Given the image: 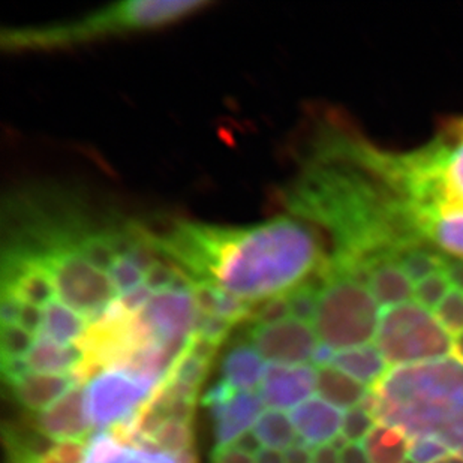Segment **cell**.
<instances>
[{
  "label": "cell",
  "mask_w": 463,
  "mask_h": 463,
  "mask_svg": "<svg viewBox=\"0 0 463 463\" xmlns=\"http://www.w3.org/2000/svg\"><path fill=\"white\" fill-rule=\"evenodd\" d=\"M318 155L284 194L285 206L323 225L333 261L359 267L424 241L392 170V155L346 137L323 141ZM428 243V241H426Z\"/></svg>",
  "instance_id": "cell-1"
},
{
  "label": "cell",
  "mask_w": 463,
  "mask_h": 463,
  "mask_svg": "<svg viewBox=\"0 0 463 463\" xmlns=\"http://www.w3.org/2000/svg\"><path fill=\"white\" fill-rule=\"evenodd\" d=\"M152 246L193 282H212L250 303L288 293L327 261L317 234L289 216L246 228L179 222L161 239L152 234Z\"/></svg>",
  "instance_id": "cell-2"
},
{
  "label": "cell",
  "mask_w": 463,
  "mask_h": 463,
  "mask_svg": "<svg viewBox=\"0 0 463 463\" xmlns=\"http://www.w3.org/2000/svg\"><path fill=\"white\" fill-rule=\"evenodd\" d=\"M373 417L408 438H433L463 458V363L396 367L372 387Z\"/></svg>",
  "instance_id": "cell-3"
},
{
  "label": "cell",
  "mask_w": 463,
  "mask_h": 463,
  "mask_svg": "<svg viewBox=\"0 0 463 463\" xmlns=\"http://www.w3.org/2000/svg\"><path fill=\"white\" fill-rule=\"evenodd\" d=\"M203 0H134L111 5L86 17L50 26L17 27L2 32V47L9 50L63 49L102 36L122 35L164 26L206 8Z\"/></svg>",
  "instance_id": "cell-4"
},
{
  "label": "cell",
  "mask_w": 463,
  "mask_h": 463,
  "mask_svg": "<svg viewBox=\"0 0 463 463\" xmlns=\"http://www.w3.org/2000/svg\"><path fill=\"white\" fill-rule=\"evenodd\" d=\"M321 289L314 327L321 342L333 350L366 345L380 328V305L362 280L328 266L319 269Z\"/></svg>",
  "instance_id": "cell-5"
},
{
  "label": "cell",
  "mask_w": 463,
  "mask_h": 463,
  "mask_svg": "<svg viewBox=\"0 0 463 463\" xmlns=\"http://www.w3.org/2000/svg\"><path fill=\"white\" fill-rule=\"evenodd\" d=\"M403 173L415 212L463 209V118L446 122L432 143L403 155Z\"/></svg>",
  "instance_id": "cell-6"
},
{
  "label": "cell",
  "mask_w": 463,
  "mask_h": 463,
  "mask_svg": "<svg viewBox=\"0 0 463 463\" xmlns=\"http://www.w3.org/2000/svg\"><path fill=\"white\" fill-rule=\"evenodd\" d=\"M376 346L385 362L401 367L442 360L453 351V341L426 307L405 303L381 315Z\"/></svg>",
  "instance_id": "cell-7"
},
{
  "label": "cell",
  "mask_w": 463,
  "mask_h": 463,
  "mask_svg": "<svg viewBox=\"0 0 463 463\" xmlns=\"http://www.w3.org/2000/svg\"><path fill=\"white\" fill-rule=\"evenodd\" d=\"M40 257L52 273L57 298L88 321L98 318L118 298L109 275L81 257L77 241L56 246Z\"/></svg>",
  "instance_id": "cell-8"
},
{
  "label": "cell",
  "mask_w": 463,
  "mask_h": 463,
  "mask_svg": "<svg viewBox=\"0 0 463 463\" xmlns=\"http://www.w3.org/2000/svg\"><path fill=\"white\" fill-rule=\"evenodd\" d=\"M157 387L122 369H107L86 385V405L93 429L104 432L131 419Z\"/></svg>",
  "instance_id": "cell-9"
},
{
  "label": "cell",
  "mask_w": 463,
  "mask_h": 463,
  "mask_svg": "<svg viewBox=\"0 0 463 463\" xmlns=\"http://www.w3.org/2000/svg\"><path fill=\"white\" fill-rule=\"evenodd\" d=\"M250 341L262 359L287 366H298L312 360L318 346V336L310 324L294 318L275 326H254Z\"/></svg>",
  "instance_id": "cell-10"
},
{
  "label": "cell",
  "mask_w": 463,
  "mask_h": 463,
  "mask_svg": "<svg viewBox=\"0 0 463 463\" xmlns=\"http://www.w3.org/2000/svg\"><path fill=\"white\" fill-rule=\"evenodd\" d=\"M140 317L161 344H191L195 336L198 310L193 293L154 294Z\"/></svg>",
  "instance_id": "cell-11"
},
{
  "label": "cell",
  "mask_w": 463,
  "mask_h": 463,
  "mask_svg": "<svg viewBox=\"0 0 463 463\" xmlns=\"http://www.w3.org/2000/svg\"><path fill=\"white\" fill-rule=\"evenodd\" d=\"M258 390L264 407L269 410H294L317 392V371L307 364L287 366L267 363Z\"/></svg>",
  "instance_id": "cell-12"
},
{
  "label": "cell",
  "mask_w": 463,
  "mask_h": 463,
  "mask_svg": "<svg viewBox=\"0 0 463 463\" xmlns=\"http://www.w3.org/2000/svg\"><path fill=\"white\" fill-rule=\"evenodd\" d=\"M33 420V426L54 441H84L95 430L86 405V385H75Z\"/></svg>",
  "instance_id": "cell-13"
},
{
  "label": "cell",
  "mask_w": 463,
  "mask_h": 463,
  "mask_svg": "<svg viewBox=\"0 0 463 463\" xmlns=\"http://www.w3.org/2000/svg\"><path fill=\"white\" fill-rule=\"evenodd\" d=\"M367 287L381 307H394L414 298L412 280L403 271L394 255H381L364 264Z\"/></svg>",
  "instance_id": "cell-14"
},
{
  "label": "cell",
  "mask_w": 463,
  "mask_h": 463,
  "mask_svg": "<svg viewBox=\"0 0 463 463\" xmlns=\"http://www.w3.org/2000/svg\"><path fill=\"white\" fill-rule=\"evenodd\" d=\"M262 402L260 393L255 392H236L230 401L210 410L214 419V433L219 449L232 447L237 438L250 426L257 423L262 414Z\"/></svg>",
  "instance_id": "cell-15"
},
{
  "label": "cell",
  "mask_w": 463,
  "mask_h": 463,
  "mask_svg": "<svg viewBox=\"0 0 463 463\" xmlns=\"http://www.w3.org/2000/svg\"><path fill=\"white\" fill-rule=\"evenodd\" d=\"M420 237L463 260V209L435 207L414 213Z\"/></svg>",
  "instance_id": "cell-16"
},
{
  "label": "cell",
  "mask_w": 463,
  "mask_h": 463,
  "mask_svg": "<svg viewBox=\"0 0 463 463\" xmlns=\"http://www.w3.org/2000/svg\"><path fill=\"white\" fill-rule=\"evenodd\" d=\"M294 428L307 446H323L339 435L344 424L341 410L323 399L312 398L291 411Z\"/></svg>",
  "instance_id": "cell-17"
},
{
  "label": "cell",
  "mask_w": 463,
  "mask_h": 463,
  "mask_svg": "<svg viewBox=\"0 0 463 463\" xmlns=\"http://www.w3.org/2000/svg\"><path fill=\"white\" fill-rule=\"evenodd\" d=\"M77 385L74 375H50L31 372L13 385L14 398L31 411H44Z\"/></svg>",
  "instance_id": "cell-18"
},
{
  "label": "cell",
  "mask_w": 463,
  "mask_h": 463,
  "mask_svg": "<svg viewBox=\"0 0 463 463\" xmlns=\"http://www.w3.org/2000/svg\"><path fill=\"white\" fill-rule=\"evenodd\" d=\"M261 355L250 344L228 351L222 362V381L237 392H254L261 385L264 367Z\"/></svg>",
  "instance_id": "cell-19"
},
{
  "label": "cell",
  "mask_w": 463,
  "mask_h": 463,
  "mask_svg": "<svg viewBox=\"0 0 463 463\" xmlns=\"http://www.w3.org/2000/svg\"><path fill=\"white\" fill-rule=\"evenodd\" d=\"M31 371L50 375H68L83 360V351L77 344L61 345L49 337L36 336L35 344L26 357Z\"/></svg>",
  "instance_id": "cell-20"
},
{
  "label": "cell",
  "mask_w": 463,
  "mask_h": 463,
  "mask_svg": "<svg viewBox=\"0 0 463 463\" xmlns=\"http://www.w3.org/2000/svg\"><path fill=\"white\" fill-rule=\"evenodd\" d=\"M317 392L333 407L353 410L366 399L369 389L336 367L328 366L317 371Z\"/></svg>",
  "instance_id": "cell-21"
},
{
  "label": "cell",
  "mask_w": 463,
  "mask_h": 463,
  "mask_svg": "<svg viewBox=\"0 0 463 463\" xmlns=\"http://www.w3.org/2000/svg\"><path fill=\"white\" fill-rule=\"evenodd\" d=\"M83 463H175V460L166 453H149L120 446L109 433L95 432L89 439Z\"/></svg>",
  "instance_id": "cell-22"
},
{
  "label": "cell",
  "mask_w": 463,
  "mask_h": 463,
  "mask_svg": "<svg viewBox=\"0 0 463 463\" xmlns=\"http://www.w3.org/2000/svg\"><path fill=\"white\" fill-rule=\"evenodd\" d=\"M332 366L362 384L372 385V387H375L389 372L384 357L380 350L373 346H360V348L341 351L335 355Z\"/></svg>",
  "instance_id": "cell-23"
},
{
  "label": "cell",
  "mask_w": 463,
  "mask_h": 463,
  "mask_svg": "<svg viewBox=\"0 0 463 463\" xmlns=\"http://www.w3.org/2000/svg\"><path fill=\"white\" fill-rule=\"evenodd\" d=\"M88 326V319L83 315L66 307L61 300H52L44 307L40 335L61 345H74L83 336Z\"/></svg>",
  "instance_id": "cell-24"
},
{
  "label": "cell",
  "mask_w": 463,
  "mask_h": 463,
  "mask_svg": "<svg viewBox=\"0 0 463 463\" xmlns=\"http://www.w3.org/2000/svg\"><path fill=\"white\" fill-rule=\"evenodd\" d=\"M410 444L402 430L380 424L364 439V450L371 463H405L410 456Z\"/></svg>",
  "instance_id": "cell-25"
},
{
  "label": "cell",
  "mask_w": 463,
  "mask_h": 463,
  "mask_svg": "<svg viewBox=\"0 0 463 463\" xmlns=\"http://www.w3.org/2000/svg\"><path fill=\"white\" fill-rule=\"evenodd\" d=\"M396 260L412 282H421L429 276L446 270L447 257L421 241L399 250Z\"/></svg>",
  "instance_id": "cell-26"
},
{
  "label": "cell",
  "mask_w": 463,
  "mask_h": 463,
  "mask_svg": "<svg viewBox=\"0 0 463 463\" xmlns=\"http://www.w3.org/2000/svg\"><path fill=\"white\" fill-rule=\"evenodd\" d=\"M255 433L267 449L273 450H287L298 439L291 417L278 410H267L260 415Z\"/></svg>",
  "instance_id": "cell-27"
},
{
  "label": "cell",
  "mask_w": 463,
  "mask_h": 463,
  "mask_svg": "<svg viewBox=\"0 0 463 463\" xmlns=\"http://www.w3.org/2000/svg\"><path fill=\"white\" fill-rule=\"evenodd\" d=\"M77 250L90 266L102 273H109L118 260L109 241V232H95L81 237L77 241Z\"/></svg>",
  "instance_id": "cell-28"
},
{
  "label": "cell",
  "mask_w": 463,
  "mask_h": 463,
  "mask_svg": "<svg viewBox=\"0 0 463 463\" xmlns=\"http://www.w3.org/2000/svg\"><path fill=\"white\" fill-rule=\"evenodd\" d=\"M157 446L166 455H179L182 451L193 449V430L191 426L179 421H166L154 437Z\"/></svg>",
  "instance_id": "cell-29"
},
{
  "label": "cell",
  "mask_w": 463,
  "mask_h": 463,
  "mask_svg": "<svg viewBox=\"0 0 463 463\" xmlns=\"http://www.w3.org/2000/svg\"><path fill=\"white\" fill-rule=\"evenodd\" d=\"M35 341V335L20 327L18 324L2 326V332H0L2 357L5 359H24V355L31 353Z\"/></svg>",
  "instance_id": "cell-30"
},
{
  "label": "cell",
  "mask_w": 463,
  "mask_h": 463,
  "mask_svg": "<svg viewBox=\"0 0 463 463\" xmlns=\"http://www.w3.org/2000/svg\"><path fill=\"white\" fill-rule=\"evenodd\" d=\"M450 285L451 282L447 278L446 271H439L417 284L414 298H417L419 305L426 309H437L442 300L449 296Z\"/></svg>",
  "instance_id": "cell-31"
},
{
  "label": "cell",
  "mask_w": 463,
  "mask_h": 463,
  "mask_svg": "<svg viewBox=\"0 0 463 463\" xmlns=\"http://www.w3.org/2000/svg\"><path fill=\"white\" fill-rule=\"evenodd\" d=\"M289 315H291V307H289L288 293H284L264 300L261 307L254 309L250 319L254 326H275L289 319Z\"/></svg>",
  "instance_id": "cell-32"
},
{
  "label": "cell",
  "mask_w": 463,
  "mask_h": 463,
  "mask_svg": "<svg viewBox=\"0 0 463 463\" xmlns=\"http://www.w3.org/2000/svg\"><path fill=\"white\" fill-rule=\"evenodd\" d=\"M437 319L447 332L459 335L463 332V291L453 289L441 305L435 309Z\"/></svg>",
  "instance_id": "cell-33"
},
{
  "label": "cell",
  "mask_w": 463,
  "mask_h": 463,
  "mask_svg": "<svg viewBox=\"0 0 463 463\" xmlns=\"http://www.w3.org/2000/svg\"><path fill=\"white\" fill-rule=\"evenodd\" d=\"M375 417L363 407H355L348 410L344 415V424H342V435L351 442L357 444L362 439H366L367 435L373 429Z\"/></svg>",
  "instance_id": "cell-34"
},
{
  "label": "cell",
  "mask_w": 463,
  "mask_h": 463,
  "mask_svg": "<svg viewBox=\"0 0 463 463\" xmlns=\"http://www.w3.org/2000/svg\"><path fill=\"white\" fill-rule=\"evenodd\" d=\"M209 367L210 363L203 362V360L186 353L175 364V369L171 371L166 380L180 381V383L200 389V385H202L203 381L206 378L207 372H209Z\"/></svg>",
  "instance_id": "cell-35"
},
{
  "label": "cell",
  "mask_w": 463,
  "mask_h": 463,
  "mask_svg": "<svg viewBox=\"0 0 463 463\" xmlns=\"http://www.w3.org/2000/svg\"><path fill=\"white\" fill-rule=\"evenodd\" d=\"M109 278L113 282L114 288L118 289V296L145 284V273H141L125 258H118L113 269L109 271Z\"/></svg>",
  "instance_id": "cell-36"
},
{
  "label": "cell",
  "mask_w": 463,
  "mask_h": 463,
  "mask_svg": "<svg viewBox=\"0 0 463 463\" xmlns=\"http://www.w3.org/2000/svg\"><path fill=\"white\" fill-rule=\"evenodd\" d=\"M441 441L433 438H415L410 444V459L415 463H435L449 456Z\"/></svg>",
  "instance_id": "cell-37"
},
{
  "label": "cell",
  "mask_w": 463,
  "mask_h": 463,
  "mask_svg": "<svg viewBox=\"0 0 463 463\" xmlns=\"http://www.w3.org/2000/svg\"><path fill=\"white\" fill-rule=\"evenodd\" d=\"M232 326L234 324L232 321H228L219 315H204L198 312L195 335L219 345L228 336V332Z\"/></svg>",
  "instance_id": "cell-38"
},
{
  "label": "cell",
  "mask_w": 463,
  "mask_h": 463,
  "mask_svg": "<svg viewBox=\"0 0 463 463\" xmlns=\"http://www.w3.org/2000/svg\"><path fill=\"white\" fill-rule=\"evenodd\" d=\"M180 269L171 264L155 262L154 267L145 275V285L154 294L170 291Z\"/></svg>",
  "instance_id": "cell-39"
},
{
  "label": "cell",
  "mask_w": 463,
  "mask_h": 463,
  "mask_svg": "<svg viewBox=\"0 0 463 463\" xmlns=\"http://www.w3.org/2000/svg\"><path fill=\"white\" fill-rule=\"evenodd\" d=\"M88 451L86 441H61L57 442L52 455L61 463H83Z\"/></svg>",
  "instance_id": "cell-40"
},
{
  "label": "cell",
  "mask_w": 463,
  "mask_h": 463,
  "mask_svg": "<svg viewBox=\"0 0 463 463\" xmlns=\"http://www.w3.org/2000/svg\"><path fill=\"white\" fill-rule=\"evenodd\" d=\"M152 296H154V293L143 284L131 289V291H128V293L122 294V296H118V300L128 312L137 314L150 302Z\"/></svg>",
  "instance_id": "cell-41"
},
{
  "label": "cell",
  "mask_w": 463,
  "mask_h": 463,
  "mask_svg": "<svg viewBox=\"0 0 463 463\" xmlns=\"http://www.w3.org/2000/svg\"><path fill=\"white\" fill-rule=\"evenodd\" d=\"M43 321H44V309L29 305V303H22L17 323L20 327L38 336L41 327H43Z\"/></svg>",
  "instance_id": "cell-42"
},
{
  "label": "cell",
  "mask_w": 463,
  "mask_h": 463,
  "mask_svg": "<svg viewBox=\"0 0 463 463\" xmlns=\"http://www.w3.org/2000/svg\"><path fill=\"white\" fill-rule=\"evenodd\" d=\"M20 309H22V302L13 293L2 291V298H0V319H2V326L17 324Z\"/></svg>",
  "instance_id": "cell-43"
},
{
  "label": "cell",
  "mask_w": 463,
  "mask_h": 463,
  "mask_svg": "<svg viewBox=\"0 0 463 463\" xmlns=\"http://www.w3.org/2000/svg\"><path fill=\"white\" fill-rule=\"evenodd\" d=\"M236 392L237 390L230 387L227 383L221 381L218 384H214L212 389L207 390V393L203 398V405L209 408V410H213V408L230 401L236 394Z\"/></svg>",
  "instance_id": "cell-44"
},
{
  "label": "cell",
  "mask_w": 463,
  "mask_h": 463,
  "mask_svg": "<svg viewBox=\"0 0 463 463\" xmlns=\"http://www.w3.org/2000/svg\"><path fill=\"white\" fill-rule=\"evenodd\" d=\"M2 373L6 383L14 385L17 381L22 380L23 376L31 373V366L26 359H5L2 357Z\"/></svg>",
  "instance_id": "cell-45"
},
{
  "label": "cell",
  "mask_w": 463,
  "mask_h": 463,
  "mask_svg": "<svg viewBox=\"0 0 463 463\" xmlns=\"http://www.w3.org/2000/svg\"><path fill=\"white\" fill-rule=\"evenodd\" d=\"M284 460L285 463H312L314 453L310 451V446L298 437L296 444L285 450Z\"/></svg>",
  "instance_id": "cell-46"
},
{
  "label": "cell",
  "mask_w": 463,
  "mask_h": 463,
  "mask_svg": "<svg viewBox=\"0 0 463 463\" xmlns=\"http://www.w3.org/2000/svg\"><path fill=\"white\" fill-rule=\"evenodd\" d=\"M213 463H255V459L250 455H246L243 451L237 450L234 447H222L213 453Z\"/></svg>",
  "instance_id": "cell-47"
},
{
  "label": "cell",
  "mask_w": 463,
  "mask_h": 463,
  "mask_svg": "<svg viewBox=\"0 0 463 463\" xmlns=\"http://www.w3.org/2000/svg\"><path fill=\"white\" fill-rule=\"evenodd\" d=\"M262 442L260 441L255 430H246L241 433V437L237 438L232 447L237 450L243 451L246 455H257L258 451L261 450Z\"/></svg>",
  "instance_id": "cell-48"
},
{
  "label": "cell",
  "mask_w": 463,
  "mask_h": 463,
  "mask_svg": "<svg viewBox=\"0 0 463 463\" xmlns=\"http://www.w3.org/2000/svg\"><path fill=\"white\" fill-rule=\"evenodd\" d=\"M446 275L450 279L451 285H455L456 289L463 291V260L462 258L447 257Z\"/></svg>",
  "instance_id": "cell-49"
},
{
  "label": "cell",
  "mask_w": 463,
  "mask_h": 463,
  "mask_svg": "<svg viewBox=\"0 0 463 463\" xmlns=\"http://www.w3.org/2000/svg\"><path fill=\"white\" fill-rule=\"evenodd\" d=\"M335 350L332 346H328L324 342H319L318 346L315 348L314 355H312V363L315 366L321 369V367L332 366L333 360H335Z\"/></svg>",
  "instance_id": "cell-50"
},
{
  "label": "cell",
  "mask_w": 463,
  "mask_h": 463,
  "mask_svg": "<svg viewBox=\"0 0 463 463\" xmlns=\"http://www.w3.org/2000/svg\"><path fill=\"white\" fill-rule=\"evenodd\" d=\"M341 463H371L367 453L359 444H350L341 451Z\"/></svg>",
  "instance_id": "cell-51"
},
{
  "label": "cell",
  "mask_w": 463,
  "mask_h": 463,
  "mask_svg": "<svg viewBox=\"0 0 463 463\" xmlns=\"http://www.w3.org/2000/svg\"><path fill=\"white\" fill-rule=\"evenodd\" d=\"M312 463H341V455L330 444H323L315 449Z\"/></svg>",
  "instance_id": "cell-52"
},
{
  "label": "cell",
  "mask_w": 463,
  "mask_h": 463,
  "mask_svg": "<svg viewBox=\"0 0 463 463\" xmlns=\"http://www.w3.org/2000/svg\"><path fill=\"white\" fill-rule=\"evenodd\" d=\"M255 463H285L284 455L273 449H261L255 455Z\"/></svg>",
  "instance_id": "cell-53"
},
{
  "label": "cell",
  "mask_w": 463,
  "mask_h": 463,
  "mask_svg": "<svg viewBox=\"0 0 463 463\" xmlns=\"http://www.w3.org/2000/svg\"><path fill=\"white\" fill-rule=\"evenodd\" d=\"M173 458H175V463H198L197 455H195L193 449L182 451V453L175 455Z\"/></svg>",
  "instance_id": "cell-54"
},
{
  "label": "cell",
  "mask_w": 463,
  "mask_h": 463,
  "mask_svg": "<svg viewBox=\"0 0 463 463\" xmlns=\"http://www.w3.org/2000/svg\"><path fill=\"white\" fill-rule=\"evenodd\" d=\"M453 353H455L456 359L463 363V332L456 335L453 339Z\"/></svg>",
  "instance_id": "cell-55"
},
{
  "label": "cell",
  "mask_w": 463,
  "mask_h": 463,
  "mask_svg": "<svg viewBox=\"0 0 463 463\" xmlns=\"http://www.w3.org/2000/svg\"><path fill=\"white\" fill-rule=\"evenodd\" d=\"M435 463H463V458H460V456H447L444 459L438 460Z\"/></svg>",
  "instance_id": "cell-56"
},
{
  "label": "cell",
  "mask_w": 463,
  "mask_h": 463,
  "mask_svg": "<svg viewBox=\"0 0 463 463\" xmlns=\"http://www.w3.org/2000/svg\"><path fill=\"white\" fill-rule=\"evenodd\" d=\"M36 463H61V460L57 459L56 456L49 455L47 458H44V459L38 460Z\"/></svg>",
  "instance_id": "cell-57"
}]
</instances>
